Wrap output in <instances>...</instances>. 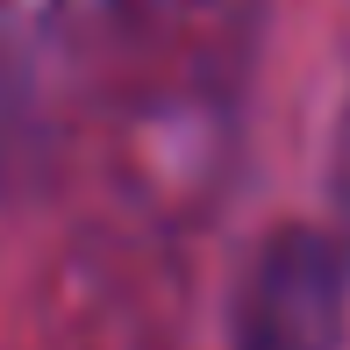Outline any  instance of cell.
Here are the masks:
<instances>
[{
	"mask_svg": "<svg viewBox=\"0 0 350 350\" xmlns=\"http://www.w3.org/2000/svg\"><path fill=\"white\" fill-rule=\"evenodd\" d=\"M336 343H343V250L314 229H286L250 279L236 350H336Z\"/></svg>",
	"mask_w": 350,
	"mask_h": 350,
	"instance_id": "6da1fadb",
	"label": "cell"
},
{
	"mask_svg": "<svg viewBox=\"0 0 350 350\" xmlns=\"http://www.w3.org/2000/svg\"><path fill=\"white\" fill-rule=\"evenodd\" d=\"M329 200H336L343 250H350V107H343V122H336V150H329Z\"/></svg>",
	"mask_w": 350,
	"mask_h": 350,
	"instance_id": "7a4b0ae2",
	"label": "cell"
}]
</instances>
